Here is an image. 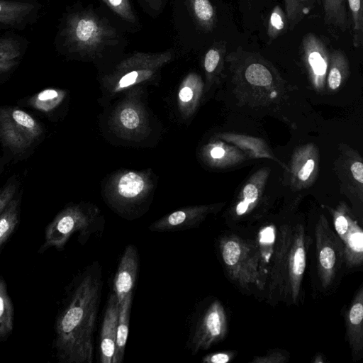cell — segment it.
Here are the masks:
<instances>
[{"instance_id":"6da1fadb","label":"cell","mask_w":363,"mask_h":363,"mask_svg":"<svg viewBox=\"0 0 363 363\" xmlns=\"http://www.w3.org/2000/svg\"><path fill=\"white\" fill-rule=\"evenodd\" d=\"M103 269L92 261L70 283L55 323L54 347L65 363H92L103 289Z\"/></svg>"},{"instance_id":"7a4b0ae2","label":"cell","mask_w":363,"mask_h":363,"mask_svg":"<svg viewBox=\"0 0 363 363\" xmlns=\"http://www.w3.org/2000/svg\"><path fill=\"white\" fill-rule=\"evenodd\" d=\"M115 37V30L94 13L72 11L62 18L55 44L62 52L83 54L104 48Z\"/></svg>"},{"instance_id":"3957f363","label":"cell","mask_w":363,"mask_h":363,"mask_svg":"<svg viewBox=\"0 0 363 363\" xmlns=\"http://www.w3.org/2000/svg\"><path fill=\"white\" fill-rule=\"evenodd\" d=\"M43 126L35 118L15 106H0V145L15 159H23L41 142Z\"/></svg>"},{"instance_id":"277c9868","label":"cell","mask_w":363,"mask_h":363,"mask_svg":"<svg viewBox=\"0 0 363 363\" xmlns=\"http://www.w3.org/2000/svg\"><path fill=\"white\" fill-rule=\"evenodd\" d=\"M104 223L95 212L86 211L78 206L60 211L45 229V241L39 249L43 253L50 247L62 250L69 238L78 234L77 241L82 245L94 235H101Z\"/></svg>"},{"instance_id":"5b68a950","label":"cell","mask_w":363,"mask_h":363,"mask_svg":"<svg viewBox=\"0 0 363 363\" xmlns=\"http://www.w3.org/2000/svg\"><path fill=\"white\" fill-rule=\"evenodd\" d=\"M218 251L228 275L241 286L261 282L260 255L257 248L235 235L218 240Z\"/></svg>"},{"instance_id":"8992f818","label":"cell","mask_w":363,"mask_h":363,"mask_svg":"<svg viewBox=\"0 0 363 363\" xmlns=\"http://www.w3.org/2000/svg\"><path fill=\"white\" fill-rule=\"evenodd\" d=\"M194 312L186 343L193 355L221 341L228 330L226 314L218 300L200 305Z\"/></svg>"},{"instance_id":"52a82bcc","label":"cell","mask_w":363,"mask_h":363,"mask_svg":"<svg viewBox=\"0 0 363 363\" xmlns=\"http://www.w3.org/2000/svg\"><path fill=\"white\" fill-rule=\"evenodd\" d=\"M281 255L275 261V270L273 278L278 281L281 274V286L286 294L296 302L299 295L301 284L306 269V248L304 230L298 228L294 233L281 238Z\"/></svg>"},{"instance_id":"ba28073f","label":"cell","mask_w":363,"mask_h":363,"mask_svg":"<svg viewBox=\"0 0 363 363\" xmlns=\"http://www.w3.org/2000/svg\"><path fill=\"white\" fill-rule=\"evenodd\" d=\"M317 269L324 288L330 286L339 273L344 262V245L338 237L323 220L315 228Z\"/></svg>"},{"instance_id":"9c48e42d","label":"cell","mask_w":363,"mask_h":363,"mask_svg":"<svg viewBox=\"0 0 363 363\" xmlns=\"http://www.w3.org/2000/svg\"><path fill=\"white\" fill-rule=\"evenodd\" d=\"M140 268V257L133 244L125 246L121 256L113 281V291L120 305L133 291Z\"/></svg>"},{"instance_id":"30bf717a","label":"cell","mask_w":363,"mask_h":363,"mask_svg":"<svg viewBox=\"0 0 363 363\" xmlns=\"http://www.w3.org/2000/svg\"><path fill=\"white\" fill-rule=\"evenodd\" d=\"M118 313L119 304L115 294L111 291L106 301L100 330L99 362L101 363H113Z\"/></svg>"},{"instance_id":"8fae6325","label":"cell","mask_w":363,"mask_h":363,"mask_svg":"<svg viewBox=\"0 0 363 363\" xmlns=\"http://www.w3.org/2000/svg\"><path fill=\"white\" fill-rule=\"evenodd\" d=\"M39 9L33 3L0 0V26L22 29L34 21Z\"/></svg>"},{"instance_id":"7c38bea8","label":"cell","mask_w":363,"mask_h":363,"mask_svg":"<svg viewBox=\"0 0 363 363\" xmlns=\"http://www.w3.org/2000/svg\"><path fill=\"white\" fill-rule=\"evenodd\" d=\"M363 288L361 287L347 311V336L353 357L358 359L363 350Z\"/></svg>"},{"instance_id":"4fadbf2b","label":"cell","mask_w":363,"mask_h":363,"mask_svg":"<svg viewBox=\"0 0 363 363\" xmlns=\"http://www.w3.org/2000/svg\"><path fill=\"white\" fill-rule=\"evenodd\" d=\"M204 211L179 210L155 221L149 230L154 233H169L186 230L196 227L203 220Z\"/></svg>"},{"instance_id":"5bb4252c","label":"cell","mask_w":363,"mask_h":363,"mask_svg":"<svg viewBox=\"0 0 363 363\" xmlns=\"http://www.w3.org/2000/svg\"><path fill=\"white\" fill-rule=\"evenodd\" d=\"M133 291H130L119 306L116 331V350L113 363H121L128 337L130 311L133 303Z\"/></svg>"},{"instance_id":"9a60e30c","label":"cell","mask_w":363,"mask_h":363,"mask_svg":"<svg viewBox=\"0 0 363 363\" xmlns=\"http://www.w3.org/2000/svg\"><path fill=\"white\" fill-rule=\"evenodd\" d=\"M242 53L247 62L244 69V77L252 85L267 86L272 84L273 77L267 65L262 62L261 57L255 53L245 51L241 48Z\"/></svg>"},{"instance_id":"2e32d148","label":"cell","mask_w":363,"mask_h":363,"mask_svg":"<svg viewBox=\"0 0 363 363\" xmlns=\"http://www.w3.org/2000/svg\"><path fill=\"white\" fill-rule=\"evenodd\" d=\"M342 242L347 267L361 264L363 261V231L357 223H353Z\"/></svg>"},{"instance_id":"e0dca14e","label":"cell","mask_w":363,"mask_h":363,"mask_svg":"<svg viewBox=\"0 0 363 363\" xmlns=\"http://www.w3.org/2000/svg\"><path fill=\"white\" fill-rule=\"evenodd\" d=\"M325 23L345 32L350 28L347 0H320Z\"/></svg>"},{"instance_id":"ac0fdd59","label":"cell","mask_w":363,"mask_h":363,"mask_svg":"<svg viewBox=\"0 0 363 363\" xmlns=\"http://www.w3.org/2000/svg\"><path fill=\"white\" fill-rule=\"evenodd\" d=\"M63 98V91L47 88L29 96L26 104L28 106L48 116L60 104Z\"/></svg>"},{"instance_id":"d6986e66","label":"cell","mask_w":363,"mask_h":363,"mask_svg":"<svg viewBox=\"0 0 363 363\" xmlns=\"http://www.w3.org/2000/svg\"><path fill=\"white\" fill-rule=\"evenodd\" d=\"M14 308L4 277L0 276V341L6 340L13 332Z\"/></svg>"},{"instance_id":"ffe728a7","label":"cell","mask_w":363,"mask_h":363,"mask_svg":"<svg viewBox=\"0 0 363 363\" xmlns=\"http://www.w3.org/2000/svg\"><path fill=\"white\" fill-rule=\"evenodd\" d=\"M20 204L21 198L16 194L0 213V248L8 240L18 223Z\"/></svg>"},{"instance_id":"44dd1931","label":"cell","mask_w":363,"mask_h":363,"mask_svg":"<svg viewBox=\"0 0 363 363\" xmlns=\"http://www.w3.org/2000/svg\"><path fill=\"white\" fill-rule=\"evenodd\" d=\"M191 13L203 30L211 31L216 25V11L210 0H189Z\"/></svg>"},{"instance_id":"7402d4cb","label":"cell","mask_w":363,"mask_h":363,"mask_svg":"<svg viewBox=\"0 0 363 363\" xmlns=\"http://www.w3.org/2000/svg\"><path fill=\"white\" fill-rule=\"evenodd\" d=\"M28 48L27 41L13 34L0 35V62L20 60Z\"/></svg>"},{"instance_id":"603a6c76","label":"cell","mask_w":363,"mask_h":363,"mask_svg":"<svg viewBox=\"0 0 363 363\" xmlns=\"http://www.w3.org/2000/svg\"><path fill=\"white\" fill-rule=\"evenodd\" d=\"M316 0H284L289 28L293 30L314 8Z\"/></svg>"},{"instance_id":"cb8c5ba5","label":"cell","mask_w":363,"mask_h":363,"mask_svg":"<svg viewBox=\"0 0 363 363\" xmlns=\"http://www.w3.org/2000/svg\"><path fill=\"white\" fill-rule=\"evenodd\" d=\"M143 179L135 172L123 174L118 184V193L125 200H133L138 198L144 190Z\"/></svg>"},{"instance_id":"d4e9b609","label":"cell","mask_w":363,"mask_h":363,"mask_svg":"<svg viewBox=\"0 0 363 363\" xmlns=\"http://www.w3.org/2000/svg\"><path fill=\"white\" fill-rule=\"evenodd\" d=\"M352 21L353 46L359 48L363 43V0H347Z\"/></svg>"},{"instance_id":"484cf974","label":"cell","mask_w":363,"mask_h":363,"mask_svg":"<svg viewBox=\"0 0 363 363\" xmlns=\"http://www.w3.org/2000/svg\"><path fill=\"white\" fill-rule=\"evenodd\" d=\"M287 28L289 24L285 11L279 5H277L272 10L267 26L269 43L283 35Z\"/></svg>"},{"instance_id":"4316f807","label":"cell","mask_w":363,"mask_h":363,"mask_svg":"<svg viewBox=\"0 0 363 363\" xmlns=\"http://www.w3.org/2000/svg\"><path fill=\"white\" fill-rule=\"evenodd\" d=\"M331 67L329 71L328 83L332 89L338 88L342 80V68L346 65V57L340 50H333L330 55Z\"/></svg>"},{"instance_id":"83f0119b","label":"cell","mask_w":363,"mask_h":363,"mask_svg":"<svg viewBox=\"0 0 363 363\" xmlns=\"http://www.w3.org/2000/svg\"><path fill=\"white\" fill-rule=\"evenodd\" d=\"M225 41H218L208 49L204 56V69L208 73H213L221 63L226 52Z\"/></svg>"},{"instance_id":"f1b7e54d","label":"cell","mask_w":363,"mask_h":363,"mask_svg":"<svg viewBox=\"0 0 363 363\" xmlns=\"http://www.w3.org/2000/svg\"><path fill=\"white\" fill-rule=\"evenodd\" d=\"M119 17L129 23H135V16L128 0H102Z\"/></svg>"},{"instance_id":"f546056e","label":"cell","mask_w":363,"mask_h":363,"mask_svg":"<svg viewBox=\"0 0 363 363\" xmlns=\"http://www.w3.org/2000/svg\"><path fill=\"white\" fill-rule=\"evenodd\" d=\"M18 183L16 179H10L5 185L0 194V213L10 201V200L17 194Z\"/></svg>"},{"instance_id":"4dcf8cb0","label":"cell","mask_w":363,"mask_h":363,"mask_svg":"<svg viewBox=\"0 0 363 363\" xmlns=\"http://www.w3.org/2000/svg\"><path fill=\"white\" fill-rule=\"evenodd\" d=\"M121 123L128 129H134L138 127L140 118L136 111L132 108H126L122 110L120 115Z\"/></svg>"},{"instance_id":"1f68e13d","label":"cell","mask_w":363,"mask_h":363,"mask_svg":"<svg viewBox=\"0 0 363 363\" xmlns=\"http://www.w3.org/2000/svg\"><path fill=\"white\" fill-rule=\"evenodd\" d=\"M354 222L350 220L349 218L344 215H337L334 220L335 228L336 234L341 240L344 239L348 230Z\"/></svg>"},{"instance_id":"d6a6232c","label":"cell","mask_w":363,"mask_h":363,"mask_svg":"<svg viewBox=\"0 0 363 363\" xmlns=\"http://www.w3.org/2000/svg\"><path fill=\"white\" fill-rule=\"evenodd\" d=\"M287 357L284 354L282 351H273L261 357L254 358L252 362L256 363H278L284 362L286 361Z\"/></svg>"},{"instance_id":"836d02e7","label":"cell","mask_w":363,"mask_h":363,"mask_svg":"<svg viewBox=\"0 0 363 363\" xmlns=\"http://www.w3.org/2000/svg\"><path fill=\"white\" fill-rule=\"evenodd\" d=\"M20 60L0 62V82L12 73L18 67Z\"/></svg>"},{"instance_id":"e575fe53","label":"cell","mask_w":363,"mask_h":363,"mask_svg":"<svg viewBox=\"0 0 363 363\" xmlns=\"http://www.w3.org/2000/svg\"><path fill=\"white\" fill-rule=\"evenodd\" d=\"M231 356L226 352H218L207 354L203 357V363H226L230 361Z\"/></svg>"},{"instance_id":"d590c367","label":"cell","mask_w":363,"mask_h":363,"mask_svg":"<svg viewBox=\"0 0 363 363\" xmlns=\"http://www.w3.org/2000/svg\"><path fill=\"white\" fill-rule=\"evenodd\" d=\"M244 201L249 204L255 202L258 197V191L253 184H247L243 189Z\"/></svg>"},{"instance_id":"8d00e7d4","label":"cell","mask_w":363,"mask_h":363,"mask_svg":"<svg viewBox=\"0 0 363 363\" xmlns=\"http://www.w3.org/2000/svg\"><path fill=\"white\" fill-rule=\"evenodd\" d=\"M314 168V162L313 160H308L303 167L299 171L298 178L303 181L306 180Z\"/></svg>"},{"instance_id":"74e56055","label":"cell","mask_w":363,"mask_h":363,"mask_svg":"<svg viewBox=\"0 0 363 363\" xmlns=\"http://www.w3.org/2000/svg\"><path fill=\"white\" fill-rule=\"evenodd\" d=\"M351 171L354 178L360 184L363 183V164L356 162L351 166Z\"/></svg>"},{"instance_id":"f35d334b","label":"cell","mask_w":363,"mask_h":363,"mask_svg":"<svg viewBox=\"0 0 363 363\" xmlns=\"http://www.w3.org/2000/svg\"><path fill=\"white\" fill-rule=\"evenodd\" d=\"M155 11H159L163 6L164 0H140Z\"/></svg>"},{"instance_id":"ab89813d","label":"cell","mask_w":363,"mask_h":363,"mask_svg":"<svg viewBox=\"0 0 363 363\" xmlns=\"http://www.w3.org/2000/svg\"><path fill=\"white\" fill-rule=\"evenodd\" d=\"M179 99L183 102L189 101L193 97V91L188 86L183 87L179 93Z\"/></svg>"},{"instance_id":"60d3db41","label":"cell","mask_w":363,"mask_h":363,"mask_svg":"<svg viewBox=\"0 0 363 363\" xmlns=\"http://www.w3.org/2000/svg\"><path fill=\"white\" fill-rule=\"evenodd\" d=\"M249 203L245 201H242L238 203L236 208V212L238 216L244 214L247 210Z\"/></svg>"},{"instance_id":"b9f144b4","label":"cell","mask_w":363,"mask_h":363,"mask_svg":"<svg viewBox=\"0 0 363 363\" xmlns=\"http://www.w3.org/2000/svg\"><path fill=\"white\" fill-rule=\"evenodd\" d=\"M224 150L219 147H214L211 152V155L213 158H220L224 155Z\"/></svg>"},{"instance_id":"7bdbcfd3","label":"cell","mask_w":363,"mask_h":363,"mask_svg":"<svg viewBox=\"0 0 363 363\" xmlns=\"http://www.w3.org/2000/svg\"><path fill=\"white\" fill-rule=\"evenodd\" d=\"M1 191H2V190L0 189V194H1Z\"/></svg>"},{"instance_id":"ee69618b","label":"cell","mask_w":363,"mask_h":363,"mask_svg":"<svg viewBox=\"0 0 363 363\" xmlns=\"http://www.w3.org/2000/svg\"><path fill=\"white\" fill-rule=\"evenodd\" d=\"M247 1H251V0H247Z\"/></svg>"}]
</instances>
